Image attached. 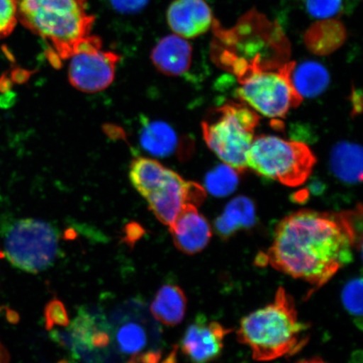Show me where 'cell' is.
Masks as SVG:
<instances>
[{
	"label": "cell",
	"mask_w": 363,
	"mask_h": 363,
	"mask_svg": "<svg viewBox=\"0 0 363 363\" xmlns=\"http://www.w3.org/2000/svg\"><path fill=\"white\" fill-rule=\"evenodd\" d=\"M4 258V252L0 250V259H3Z\"/></svg>",
	"instance_id": "obj_31"
},
{
	"label": "cell",
	"mask_w": 363,
	"mask_h": 363,
	"mask_svg": "<svg viewBox=\"0 0 363 363\" xmlns=\"http://www.w3.org/2000/svg\"><path fill=\"white\" fill-rule=\"evenodd\" d=\"M231 329L199 315L186 330L181 347L192 363H211L220 356L224 342Z\"/></svg>",
	"instance_id": "obj_10"
},
{
	"label": "cell",
	"mask_w": 363,
	"mask_h": 363,
	"mask_svg": "<svg viewBox=\"0 0 363 363\" xmlns=\"http://www.w3.org/2000/svg\"><path fill=\"white\" fill-rule=\"evenodd\" d=\"M308 326L299 320L291 295L281 287L274 301L244 317L237 331L258 362H269L298 353L308 342Z\"/></svg>",
	"instance_id": "obj_2"
},
{
	"label": "cell",
	"mask_w": 363,
	"mask_h": 363,
	"mask_svg": "<svg viewBox=\"0 0 363 363\" xmlns=\"http://www.w3.org/2000/svg\"><path fill=\"white\" fill-rule=\"evenodd\" d=\"M342 298L344 308L359 323L358 319L362 321V280L361 278L354 279L345 285Z\"/></svg>",
	"instance_id": "obj_24"
},
{
	"label": "cell",
	"mask_w": 363,
	"mask_h": 363,
	"mask_svg": "<svg viewBox=\"0 0 363 363\" xmlns=\"http://www.w3.org/2000/svg\"><path fill=\"white\" fill-rule=\"evenodd\" d=\"M187 310V298L179 286L166 284L158 290L151 312L161 323L175 326L183 321Z\"/></svg>",
	"instance_id": "obj_17"
},
{
	"label": "cell",
	"mask_w": 363,
	"mask_h": 363,
	"mask_svg": "<svg viewBox=\"0 0 363 363\" xmlns=\"http://www.w3.org/2000/svg\"><path fill=\"white\" fill-rule=\"evenodd\" d=\"M149 0H110L113 9L123 13H134L147 6Z\"/></svg>",
	"instance_id": "obj_27"
},
{
	"label": "cell",
	"mask_w": 363,
	"mask_h": 363,
	"mask_svg": "<svg viewBox=\"0 0 363 363\" xmlns=\"http://www.w3.org/2000/svg\"><path fill=\"white\" fill-rule=\"evenodd\" d=\"M213 15L204 0H175L167 11V22L177 35L194 38L210 30Z\"/></svg>",
	"instance_id": "obj_12"
},
{
	"label": "cell",
	"mask_w": 363,
	"mask_h": 363,
	"mask_svg": "<svg viewBox=\"0 0 363 363\" xmlns=\"http://www.w3.org/2000/svg\"><path fill=\"white\" fill-rule=\"evenodd\" d=\"M315 163L314 153L307 145L274 135L254 138L247 156V167L289 187L305 183Z\"/></svg>",
	"instance_id": "obj_5"
},
{
	"label": "cell",
	"mask_w": 363,
	"mask_h": 363,
	"mask_svg": "<svg viewBox=\"0 0 363 363\" xmlns=\"http://www.w3.org/2000/svg\"><path fill=\"white\" fill-rule=\"evenodd\" d=\"M45 328L52 330L55 326H67L69 324L65 305L57 299H53L45 308Z\"/></svg>",
	"instance_id": "obj_26"
},
{
	"label": "cell",
	"mask_w": 363,
	"mask_h": 363,
	"mask_svg": "<svg viewBox=\"0 0 363 363\" xmlns=\"http://www.w3.org/2000/svg\"><path fill=\"white\" fill-rule=\"evenodd\" d=\"M306 11L319 20L335 19L346 10L347 0H306Z\"/></svg>",
	"instance_id": "obj_23"
},
{
	"label": "cell",
	"mask_w": 363,
	"mask_h": 363,
	"mask_svg": "<svg viewBox=\"0 0 363 363\" xmlns=\"http://www.w3.org/2000/svg\"><path fill=\"white\" fill-rule=\"evenodd\" d=\"M70 59L68 79L72 87L93 94L112 84L121 57L113 52L103 51L101 39L89 35L79 44Z\"/></svg>",
	"instance_id": "obj_8"
},
{
	"label": "cell",
	"mask_w": 363,
	"mask_h": 363,
	"mask_svg": "<svg viewBox=\"0 0 363 363\" xmlns=\"http://www.w3.org/2000/svg\"><path fill=\"white\" fill-rule=\"evenodd\" d=\"M256 207L251 199L238 196L227 203L223 213L216 218L215 229L219 237L228 240L239 230L255 225Z\"/></svg>",
	"instance_id": "obj_15"
},
{
	"label": "cell",
	"mask_w": 363,
	"mask_h": 363,
	"mask_svg": "<svg viewBox=\"0 0 363 363\" xmlns=\"http://www.w3.org/2000/svg\"><path fill=\"white\" fill-rule=\"evenodd\" d=\"M142 147L152 156L166 157L172 155L178 146V135L172 127L163 121L144 122L140 130Z\"/></svg>",
	"instance_id": "obj_19"
},
{
	"label": "cell",
	"mask_w": 363,
	"mask_h": 363,
	"mask_svg": "<svg viewBox=\"0 0 363 363\" xmlns=\"http://www.w3.org/2000/svg\"><path fill=\"white\" fill-rule=\"evenodd\" d=\"M291 81L302 99L315 98L323 94L330 84V74L325 66L315 61H306L294 65Z\"/></svg>",
	"instance_id": "obj_18"
},
{
	"label": "cell",
	"mask_w": 363,
	"mask_h": 363,
	"mask_svg": "<svg viewBox=\"0 0 363 363\" xmlns=\"http://www.w3.org/2000/svg\"><path fill=\"white\" fill-rule=\"evenodd\" d=\"M347 31L337 19L319 20L303 35V42L312 53L326 56L337 51L346 42Z\"/></svg>",
	"instance_id": "obj_14"
},
{
	"label": "cell",
	"mask_w": 363,
	"mask_h": 363,
	"mask_svg": "<svg viewBox=\"0 0 363 363\" xmlns=\"http://www.w3.org/2000/svg\"><path fill=\"white\" fill-rule=\"evenodd\" d=\"M362 212L302 210L284 218L263 257L283 274L317 289L353 260Z\"/></svg>",
	"instance_id": "obj_1"
},
{
	"label": "cell",
	"mask_w": 363,
	"mask_h": 363,
	"mask_svg": "<svg viewBox=\"0 0 363 363\" xmlns=\"http://www.w3.org/2000/svg\"><path fill=\"white\" fill-rule=\"evenodd\" d=\"M169 230L175 247L187 255L201 252L210 243L212 229L194 204H186Z\"/></svg>",
	"instance_id": "obj_11"
},
{
	"label": "cell",
	"mask_w": 363,
	"mask_h": 363,
	"mask_svg": "<svg viewBox=\"0 0 363 363\" xmlns=\"http://www.w3.org/2000/svg\"><path fill=\"white\" fill-rule=\"evenodd\" d=\"M206 197V190L201 185L186 181L170 170L164 183L146 199L150 210L159 221L169 227L186 204L191 203L198 207Z\"/></svg>",
	"instance_id": "obj_9"
},
{
	"label": "cell",
	"mask_w": 363,
	"mask_h": 363,
	"mask_svg": "<svg viewBox=\"0 0 363 363\" xmlns=\"http://www.w3.org/2000/svg\"><path fill=\"white\" fill-rule=\"evenodd\" d=\"M259 121V116L244 104L226 103L203 122V139L222 162L242 172L247 169L248 152Z\"/></svg>",
	"instance_id": "obj_4"
},
{
	"label": "cell",
	"mask_w": 363,
	"mask_h": 363,
	"mask_svg": "<svg viewBox=\"0 0 363 363\" xmlns=\"http://www.w3.org/2000/svg\"><path fill=\"white\" fill-rule=\"evenodd\" d=\"M297 363H328L319 357L311 358V359H303L298 361Z\"/></svg>",
	"instance_id": "obj_29"
},
{
	"label": "cell",
	"mask_w": 363,
	"mask_h": 363,
	"mask_svg": "<svg viewBox=\"0 0 363 363\" xmlns=\"http://www.w3.org/2000/svg\"><path fill=\"white\" fill-rule=\"evenodd\" d=\"M330 169L342 183L356 185L362 181V149L356 143L340 142L330 152Z\"/></svg>",
	"instance_id": "obj_16"
},
{
	"label": "cell",
	"mask_w": 363,
	"mask_h": 363,
	"mask_svg": "<svg viewBox=\"0 0 363 363\" xmlns=\"http://www.w3.org/2000/svg\"><path fill=\"white\" fill-rule=\"evenodd\" d=\"M295 62L284 63L277 70L252 69L238 77L235 95L254 111L269 118H284L303 99L294 89L291 72Z\"/></svg>",
	"instance_id": "obj_7"
},
{
	"label": "cell",
	"mask_w": 363,
	"mask_h": 363,
	"mask_svg": "<svg viewBox=\"0 0 363 363\" xmlns=\"http://www.w3.org/2000/svg\"><path fill=\"white\" fill-rule=\"evenodd\" d=\"M10 362V354L6 347L4 346L1 340H0V363Z\"/></svg>",
	"instance_id": "obj_28"
},
{
	"label": "cell",
	"mask_w": 363,
	"mask_h": 363,
	"mask_svg": "<svg viewBox=\"0 0 363 363\" xmlns=\"http://www.w3.org/2000/svg\"><path fill=\"white\" fill-rule=\"evenodd\" d=\"M17 18L48 43L62 59L70 58L89 35L95 18L87 0H15Z\"/></svg>",
	"instance_id": "obj_3"
},
{
	"label": "cell",
	"mask_w": 363,
	"mask_h": 363,
	"mask_svg": "<svg viewBox=\"0 0 363 363\" xmlns=\"http://www.w3.org/2000/svg\"><path fill=\"white\" fill-rule=\"evenodd\" d=\"M191 45L178 35L163 38L152 52V61L157 69L167 76L187 74L192 63Z\"/></svg>",
	"instance_id": "obj_13"
},
{
	"label": "cell",
	"mask_w": 363,
	"mask_h": 363,
	"mask_svg": "<svg viewBox=\"0 0 363 363\" xmlns=\"http://www.w3.org/2000/svg\"><path fill=\"white\" fill-rule=\"evenodd\" d=\"M4 255L13 267L38 274L53 265L59 253V234L47 222L15 219L1 226Z\"/></svg>",
	"instance_id": "obj_6"
},
{
	"label": "cell",
	"mask_w": 363,
	"mask_h": 363,
	"mask_svg": "<svg viewBox=\"0 0 363 363\" xmlns=\"http://www.w3.org/2000/svg\"><path fill=\"white\" fill-rule=\"evenodd\" d=\"M170 170L154 159L138 157L131 163L130 180L138 192L146 199L164 183Z\"/></svg>",
	"instance_id": "obj_20"
},
{
	"label": "cell",
	"mask_w": 363,
	"mask_h": 363,
	"mask_svg": "<svg viewBox=\"0 0 363 363\" xmlns=\"http://www.w3.org/2000/svg\"><path fill=\"white\" fill-rule=\"evenodd\" d=\"M176 350L172 351L169 357H167L162 363H177L176 362Z\"/></svg>",
	"instance_id": "obj_30"
},
{
	"label": "cell",
	"mask_w": 363,
	"mask_h": 363,
	"mask_svg": "<svg viewBox=\"0 0 363 363\" xmlns=\"http://www.w3.org/2000/svg\"><path fill=\"white\" fill-rule=\"evenodd\" d=\"M58 363H68L67 361L62 360L61 362H59Z\"/></svg>",
	"instance_id": "obj_32"
},
{
	"label": "cell",
	"mask_w": 363,
	"mask_h": 363,
	"mask_svg": "<svg viewBox=\"0 0 363 363\" xmlns=\"http://www.w3.org/2000/svg\"><path fill=\"white\" fill-rule=\"evenodd\" d=\"M18 21L15 0H0V39L10 35Z\"/></svg>",
	"instance_id": "obj_25"
},
{
	"label": "cell",
	"mask_w": 363,
	"mask_h": 363,
	"mask_svg": "<svg viewBox=\"0 0 363 363\" xmlns=\"http://www.w3.org/2000/svg\"><path fill=\"white\" fill-rule=\"evenodd\" d=\"M238 171L229 165L220 164L208 172L204 185L208 193L216 197H226L237 189L239 184Z\"/></svg>",
	"instance_id": "obj_21"
},
{
	"label": "cell",
	"mask_w": 363,
	"mask_h": 363,
	"mask_svg": "<svg viewBox=\"0 0 363 363\" xmlns=\"http://www.w3.org/2000/svg\"><path fill=\"white\" fill-rule=\"evenodd\" d=\"M117 347L125 354H136L143 351L147 343V335L142 325L126 323L116 333Z\"/></svg>",
	"instance_id": "obj_22"
}]
</instances>
